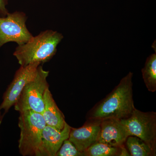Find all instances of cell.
I'll list each match as a JSON object with an SVG mask.
<instances>
[{
    "label": "cell",
    "mask_w": 156,
    "mask_h": 156,
    "mask_svg": "<svg viewBox=\"0 0 156 156\" xmlns=\"http://www.w3.org/2000/svg\"><path fill=\"white\" fill-rule=\"evenodd\" d=\"M133 73H128L106 97L88 112L87 119H124L129 118L135 108L133 99Z\"/></svg>",
    "instance_id": "1"
},
{
    "label": "cell",
    "mask_w": 156,
    "mask_h": 156,
    "mask_svg": "<svg viewBox=\"0 0 156 156\" xmlns=\"http://www.w3.org/2000/svg\"><path fill=\"white\" fill-rule=\"evenodd\" d=\"M63 38L62 34L56 31H44L25 44L18 45L13 54L21 66L36 62L41 64L53 58Z\"/></svg>",
    "instance_id": "2"
},
{
    "label": "cell",
    "mask_w": 156,
    "mask_h": 156,
    "mask_svg": "<svg viewBox=\"0 0 156 156\" xmlns=\"http://www.w3.org/2000/svg\"><path fill=\"white\" fill-rule=\"evenodd\" d=\"M20 113V153L23 156H38L42 132L47 125L44 119L41 114L33 111H25Z\"/></svg>",
    "instance_id": "3"
},
{
    "label": "cell",
    "mask_w": 156,
    "mask_h": 156,
    "mask_svg": "<svg viewBox=\"0 0 156 156\" xmlns=\"http://www.w3.org/2000/svg\"><path fill=\"white\" fill-rule=\"evenodd\" d=\"M49 73L41 64L39 66L34 77L26 84L14 104L15 110L19 112L29 110L43 113L44 94L49 88L47 81Z\"/></svg>",
    "instance_id": "4"
},
{
    "label": "cell",
    "mask_w": 156,
    "mask_h": 156,
    "mask_svg": "<svg viewBox=\"0 0 156 156\" xmlns=\"http://www.w3.org/2000/svg\"><path fill=\"white\" fill-rule=\"evenodd\" d=\"M129 136L139 137L156 150V113L134 108L129 118L121 119Z\"/></svg>",
    "instance_id": "5"
},
{
    "label": "cell",
    "mask_w": 156,
    "mask_h": 156,
    "mask_svg": "<svg viewBox=\"0 0 156 156\" xmlns=\"http://www.w3.org/2000/svg\"><path fill=\"white\" fill-rule=\"evenodd\" d=\"M27 18L25 13L17 11L0 17V48L9 42L23 44L33 37L27 27Z\"/></svg>",
    "instance_id": "6"
},
{
    "label": "cell",
    "mask_w": 156,
    "mask_h": 156,
    "mask_svg": "<svg viewBox=\"0 0 156 156\" xmlns=\"http://www.w3.org/2000/svg\"><path fill=\"white\" fill-rule=\"evenodd\" d=\"M41 64L38 62L32 63L21 66L17 70L14 79L4 94L0 110H4L7 112L14 106L26 84L34 77L38 67Z\"/></svg>",
    "instance_id": "7"
},
{
    "label": "cell",
    "mask_w": 156,
    "mask_h": 156,
    "mask_svg": "<svg viewBox=\"0 0 156 156\" xmlns=\"http://www.w3.org/2000/svg\"><path fill=\"white\" fill-rule=\"evenodd\" d=\"M100 120L87 119L80 128H71L68 139L77 149L83 153L98 140L100 131Z\"/></svg>",
    "instance_id": "8"
},
{
    "label": "cell",
    "mask_w": 156,
    "mask_h": 156,
    "mask_svg": "<svg viewBox=\"0 0 156 156\" xmlns=\"http://www.w3.org/2000/svg\"><path fill=\"white\" fill-rule=\"evenodd\" d=\"M71 128L66 122L62 130L46 125L42 132L38 156H56L63 141L68 139Z\"/></svg>",
    "instance_id": "9"
},
{
    "label": "cell",
    "mask_w": 156,
    "mask_h": 156,
    "mask_svg": "<svg viewBox=\"0 0 156 156\" xmlns=\"http://www.w3.org/2000/svg\"><path fill=\"white\" fill-rule=\"evenodd\" d=\"M100 126L98 141L116 147L125 144L129 135L121 120L106 119L101 121Z\"/></svg>",
    "instance_id": "10"
},
{
    "label": "cell",
    "mask_w": 156,
    "mask_h": 156,
    "mask_svg": "<svg viewBox=\"0 0 156 156\" xmlns=\"http://www.w3.org/2000/svg\"><path fill=\"white\" fill-rule=\"evenodd\" d=\"M44 101V108L42 115L46 124L58 130H62L66 122L64 116L58 108L49 89L45 91Z\"/></svg>",
    "instance_id": "11"
},
{
    "label": "cell",
    "mask_w": 156,
    "mask_h": 156,
    "mask_svg": "<svg viewBox=\"0 0 156 156\" xmlns=\"http://www.w3.org/2000/svg\"><path fill=\"white\" fill-rule=\"evenodd\" d=\"M130 155L154 156L156 150H154L144 141L136 136H128L125 143Z\"/></svg>",
    "instance_id": "12"
},
{
    "label": "cell",
    "mask_w": 156,
    "mask_h": 156,
    "mask_svg": "<svg viewBox=\"0 0 156 156\" xmlns=\"http://www.w3.org/2000/svg\"><path fill=\"white\" fill-rule=\"evenodd\" d=\"M146 87L149 92L156 91V53L147 58L144 67L141 70Z\"/></svg>",
    "instance_id": "13"
},
{
    "label": "cell",
    "mask_w": 156,
    "mask_h": 156,
    "mask_svg": "<svg viewBox=\"0 0 156 156\" xmlns=\"http://www.w3.org/2000/svg\"><path fill=\"white\" fill-rule=\"evenodd\" d=\"M121 146H113L97 141L83 152L84 156H120Z\"/></svg>",
    "instance_id": "14"
},
{
    "label": "cell",
    "mask_w": 156,
    "mask_h": 156,
    "mask_svg": "<svg viewBox=\"0 0 156 156\" xmlns=\"http://www.w3.org/2000/svg\"><path fill=\"white\" fill-rule=\"evenodd\" d=\"M56 156H84V154L78 150L75 146L67 139L63 141Z\"/></svg>",
    "instance_id": "15"
},
{
    "label": "cell",
    "mask_w": 156,
    "mask_h": 156,
    "mask_svg": "<svg viewBox=\"0 0 156 156\" xmlns=\"http://www.w3.org/2000/svg\"><path fill=\"white\" fill-rule=\"evenodd\" d=\"M9 0H0V17H5L9 13L7 9Z\"/></svg>",
    "instance_id": "16"
},
{
    "label": "cell",
    "mask_w": 156,
    "mask_h": 156,
    "mask_svg": "<svg viewBox=\"0 0 156 156\" xmlns=\"http://www.w3.org/2000/svg\"><path fill=\"white\" fill-rule=\"evenodd\" d=\"M3 116L1 114V112H0V126H1V123H2V121Z\"/></svg>",
    "instance_id": "17"
}]
</instances>
